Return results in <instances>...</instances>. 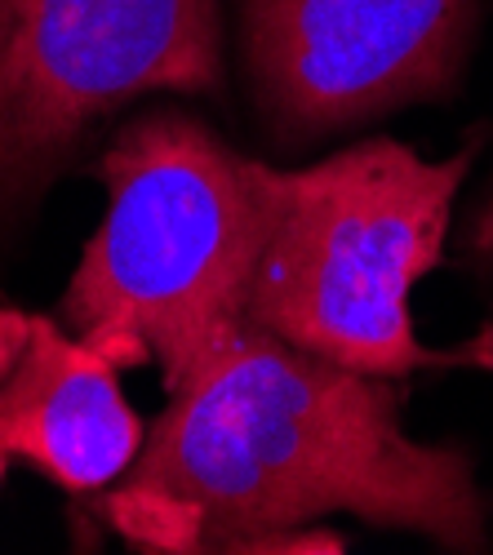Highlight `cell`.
Here are the masks:
<instances>
[{"label":"cell","instance_id":"1","mask_svg":"<svg viewBox=\"0 0 493 555\" xmlns=\"http://www.w3.org/2000/svg\"><path fill=\"white\" fill-rule=\"evenodd\" d=\"M99 512L143 551H342L302 525L351 512L440 546H484L467 453L400 427L391 378L245 325L169 391Z\"/></svg>","mask_w":493,"mask_h":555},{"label":"cell","instance_id":"2","mask_svg":"<svg viewBox=\"0 0 493 555\" xmlns=\"http://www.w3.org/2000/svg\"><path fill=\"white\" fill-rule=\"evenodd\" d=\"M107 218L59 302L116 369L156 364L165 396L249 325L272 227V165L236 156L187 112H147L99 165Z\"/></svg>","mask_w":493,"mask_h":555},{"label":"cell","instance_id":"3","mask_svg":"<svg viewBox=\"0 0 493 555\" xmlns=\"http://www.w3.org/2000/svg\"><path fill=\"white\" fill-rule=\"evenodd\" d=\"M471 152L423 160L369 138L311 169H272V227L249 281V325L378 378L467 364L427 351L410 298L440 267Z\"/></svg>","mask_w":493,"mask_h":555},{"label":"cell","instance_id":"4","mask_svg":"<svg viewBox=\"0 0 493 555\" xmlns=\"http://www.w3.org/2000/svg\"><path fill=\"white\" fill-rule=\"evenodd\" d=\"M218 0H0V196L156 89H218Z\"/></svg>","mask_w":493,"mask_h":555},{"label":"cell","instance_id":"5","mask_svg":"<svg viewBox=\"0 0 493 555\" xmlns=\"http://www.w3.org/2000/svg\"><path fill=\"white\" fill-rule=\"evenodd\" d=\"M471 23L476 0H241L258 99L289 138L444 99Z\"/></svg>","mask_w":493,"mask_h":555},{"label":"cell","instance_id":"6","mask_svg":"<svg viewBox=\"0 0 493 555\" xmlns=\"http://www.w3.org/2000/svg\"><path fill=\"white\" fill-rule=\"evenodd\" d=\"M116 374L99 347L31 315V338L0 383V449L67 493L116 485L147 440Z\"/></svg>","mask_w":493,"mask_h":555},{"label":"cell","instance_id":"7","mask_svg":"<svg viewBox=\"0 0 493 555\" xmlns=\"http://www.w3.org/2000/svg\"><path fill=\"white\" fill-rule=\"evenodd\" d=\"M27 338H31V315L18 307H0V383H5L14 360L23 356Z\"/></svg>","mask_w":493,"mask_h":555},{"label":"cell","instance_id":"8","mask_svg":"<svg viewBox=\"0 0 493 555\" xmlns=\"http://www.w3.org/2000/svg\"><path fill=\"white\" fill-rule=\"evenodd\" d=\"M471 245H476V254H489L493 258V196L484 201V209L471 222Z\"/></svg>","mask_w":493,"mask_h":555},{"label":"cell","instance_id":"9","mask_svg":"<svg viewBox=\"0 0 493 555\" xmlns=\"http://www.w3.org/2000/svg\"><path fill=\"white\" fill-rule=\"evenodd\" d=\"M5 462H10V453L0 449V485H5Z\"/></svg>","mask_w":493,"mask_h":555}]
</instances>
